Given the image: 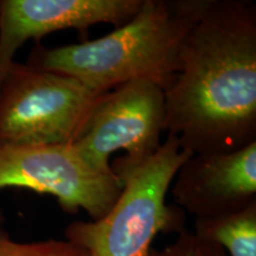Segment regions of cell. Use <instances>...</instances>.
Here are the masks:
<instances>
[{
	"label": "cell",
	"mask_w": 256,
	"mask_h": 256,
	"mask_svg": "<svg viewBox=\"0 0 256 256\" xmlns=\"http://www.w3.org/2000/svg\"><path fill=\"white\" fill-rule=\"evenodd\" d=\"M165 133L192 153L229 152L256 142V6L210 0L182 44L164 92Z\"/></svg>",
	"instance_id": "1"
},
{
	"label": "cell",
	"mask_w": 256,
	"mask_h": 256,
	"mask_svg": "<svg viewBox=\"0 0 256 256\" xmlns=\"http://www.w3.org/2000/svg\"><path fill=\"white\" fill-rule=\"evenodd\" d=\"M210 0H142L132 19L92 40L58 48L36 44L28 64L78 80L98 94L147 80L162 90L179 70L182 44Z\"/></svg>",
	"instance_id": "2"
},
{
	"label": "cell",
	"mask_w": 256,
	"mask_h": 256,
	"mask_svg": "<svg viewBox=\"0 0 256 256\" xmlns=\"http://www.w3.org/2000/svg\"><path fill=\"white\" fill-rule=\"evenodd\" d=\"M192 154L168 134L151 159L120 179L122 190L112 209L98 220L70 223L64 232L66 241L88 256H147L159 234L183 232V210L166 204V194Z\"/></svg>",
	"instance_id": "3"
},
{
	"label": "cell",
	"mask_w": 256,
	"mask_h": 256,
	"mask_svg": "<svg viewBox=\"0 0 256 256\" xmlns=\"http://www.w3.org/2000/svg\"><path fill=\"white\" fill-rule=\"evenodd\" d=\"M100 96L70 76L14 60L0 81V145L72 144Z\"/></svg>",
	"instance_id": "4"
},
{
	"label": "cell",
	"mask_w": 256,
	"mask_h": 256,
	"mask_svg": "<svg viewBox=\"0 0 256 256\" xmlns=\"http://www.w3.org/2000/svg\"><path fill=\"white\" fill-rule=\"evenodd\" d=\"M162 133L164 90L136 80L101 94L72 145L96 171L121 179L156 154Z\"/></svg>",
	"instance_id": "5"
},
{
	"label": "cell",
	"mask_w": 256,
	"mask_h": 256,
	"mask_svg": "<svg viewBox=\"0 0 256 256\" xmlns=\"http://www.w3.org/2000/svg\"><path fill=\"white\" fill-rule=\"evenodd\" d=\"M8 188L50 194L64 212L82 209L98 220L118 200L122 183L92 168L72 144L0 145V190Z\"/></svg>",
	"instance_id": "6"
},
{
	"label": "cell",
	"mask_w": 256,
	"mask_h": 256,
	"mask_svg": "<svg viewBox=\"0 0 256 256\" xmlns=\"http://www.w3.org/2000/svg\"><path fill=\"white\" fill-rule=\"evenodd\" d=\"M170 190L178 208L194 218L246 209L256 202V142L235 151L194 153Z\"/></svg>",
	"instance_id": "7"
},
{
	"label": "cell",
	"mask_w": 256,
	"mask_h": 256,
	"mask_svg": "<svg viewBox=\"0 0 256 256\" xmlns=\"http://www.w3.org/2000/svg\"><path fill=\"white\" fill-rule=\"evenodd\" d=\"M142 0H0V81L28 40L54 32L84 34L98 24L119 28L132 19Z\"/></svg>",
	"instance_id": "8"
},
{
	"label": "cell",
	"mask_w": 256,
	"mask_h": 256,
	"mask_svg": "<svg viewBox=\"0 0 256 256\" xmlns=\"http://www.w3.org/2000/svg\"><path fill=\"white\" fill-rule=\"evenodd\" d=\"M194 232L216 243L228 256H256V202L238 212L194 218Z\"/></svg>",
	"instance_id": "9"
},
{
	"label": "cell",
	"mask_w": 256,
	"mask_h": 256,
	"mask_svg": "<svg viewBox=\"0 0 256 256\" xmlns=\"http://www.w3.org/2000/svg\"><path fill=\"white\" fill-rule=\"evenodd\" d=\"M0 256H88V252L66 240L17 242L4 232L0 234Z\"/></svg>",
	"instance_id": "10"
},
{
	"label": "cell",
	"mask_w": 256,
	"mask_h": 256,
	"mask_svg": "<svg viewBox=\"0 0 256 256\" xmlns=\"http://www.w3.org/2000/svg\"><path fill=\"white\" fill-rule=\"evenodd\" d=\"M147 256H228L216 243L200 238L194 232L183 230L171 244L162 249L152 248Z\"/></svg>",
	"instance_id": "11"
},
{
	"label": "cell",
	"mask_w": 256,
	"mask_h": 256,
	"mask_svg": "<svg viewBox=\"0 0 256 256\" xmlns=\"http://www.w3.org/2000/svg\"><path fill=\"white\" fill-rule=\"evenodd\" d=\"M2 232H4V230H2V226H0V234H2Z\"/></svg>",
	"instance_id": "12"
}]
</instances>
